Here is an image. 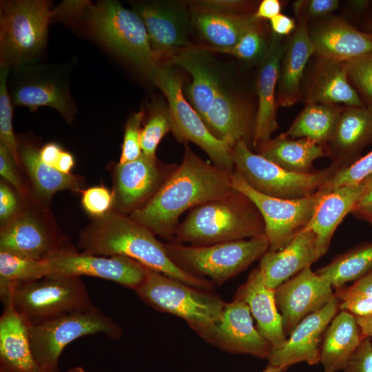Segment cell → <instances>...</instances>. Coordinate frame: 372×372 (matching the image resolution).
Listing matches in <instances>:
<instances>
[{"label":"cell","mask_w":372,"mask_h":372,"mask_svg":"<svg viewBox=\"0 0 372 372\" xmlns=\"http://www.w3.org/2000/svg\"><path fill=\"white\" fill-rule=\"evenodd\" d=\"M231 175L203 160L185 143L180 165L154 196L129 216L154 234L172 242L180 216L187 209L231 192L234 189Z\"/></svg>","instance_id":"obj_1"},{"label":"cell","mask_w":372,"mask_h":372,"mask_svg":"<svg viewBox=\"0 0 372 372\" xmlns=\"http://www.w3.org/2000/svg\"><path fill=\"white\" fill-rule=\"evenodd\" d=\"M83 253L96 256H125L144 266L192 287L213 291V283L179 268L169 258L164 243L129 215L111 210L96 217L79 238Z\"/></svg>","instance_id":"obj_2"},{"label":"cell","mask_w":372,"mask_h":372,"mask_svg":"<svg viewBox=\"0 0 372 372\" xmlns=\"http://www.w3.org/2000/svg\"><path fill=\"white\" fill-rule=\"evenodd\" d=\"M265 235L263 218L253 202L233 190L192 208L170 242L206 246Z\"/></svg>","instance_id":"obj_3"},{"label":"cell","mask_w":372,"mask_h":372,"mask_svg":"<svg viewBox=\"0 0 372 372\" xmlns=\"http://www.w3.org/2000/svg\"><path fill=\"white\" fill-rule=\"evenodd\" d=\"M1 298L8 297L29 326L94 306L81 277L50 274L35 280L0 282Z\"/></svg>","instance_id":"obj_4"},{"label":"cell","mask_w":372,"mask_h":372,"mask_svg":"<svg viewBox=\"0 0 372 372\" xmlns=\"http://www.w3.org/2000/svg\"><path fill=\"white\" fill-rule=\"evenodd\" d=\"M81 13L96 37L141 72L150 77L161 64L143 20L132 10L116 1L101 0L85 1Z\"/></svg>","instance_id":"obj_5"},{"label":"cell","mask_w":372,"mask_h":372,"mask_svg":"<svg viewBox=\"0 0 372 372\" xmlns=\"http://www.w3.org/2000/svg\"><path fill=\"white\" fill-rule=\"evenodd\" d=\"M54 17L47 0H9L0 3V63L10 68L36 63L47 43Z\"/></svg>","instance_id":"obj_6"},{"label":"cell","mask_w":372,"mask_h":372,"mask_svg":"<svg viewBox=\"0 0 372 372\" xmlns=\"http://www.w3.org/2000/svg\"><path fill=\"white\" fill-rule=\"evenodd\" d=\"M168 256L185 271L220 285L269 250L266 235L206 246L164 243ZM207 279V278H206Z\"/></svg>","instance_id":"obj_7"},{"label":"cell","mask_w":372,"mask_h":372,"mask_svg":"<svg viewBox=\"0 0 372 372\" xmlns=\"http://www.w3.org/2000/svg\"><path fill=\"white\" fill-rule=\"evenodd\" d=\"M97 333L118 339L123 331L95 306L29 326L32 353L41 372H59V361L65 347L79 338Z\"/></svg>","instance_id":"obj_8"},{"label":"cell","mask_w":372,"mask_h":372,"mask_svg":"<svg viewBox=\"0 0 372 372\" xmlns=\"http://www.w3.org/2000/svg\"><path fill=\"white\" fill-rule=\"evenodd\" d=\"M157 311L185 320L196 331L215 322L225 302L213 291L203 290L147 267L144 282L134 290Z\"/></svg>","instance_id":"obj_9"},{"label":"cell","mask_w":372,"mask_h":372,"mask_svg":"<svg viewBox=\"0 0 372 372\" xmlns=\"http://www.w3.org/2000/svg\"><path fill=\"white\" fill-rule=\"evenodd\" d=\"M149 79L167 99L173 123L172 132L176 139L180 143L192 142L197 145L209 156L213 165L233 174L234 147L216 138L186 101L183 93V81L180 75L168 63H161Z\"/></svg>","instance_id":"obj_10"},{"label":"cell","mask_w":372,"mask_h":372,"mask_svg":"<svg viewBox=\"0 0 372 372\" xmlns=\"http://www.w3.org/2000/svg\"><path fill=\"white\" fill-rule=\"evenodd\" d=\"M234 172L257 192L273 197L295 199L310 196L337 171L329 167L309 173L287 170L253 152L244 141L233 147Z\"/></svg>","instance_id":"obj_11"},{"label":"cell","mask_w":372,"mask_h":372,"mask_svg":"<svg viewBox=\"0 0 372 372\" xmlns=\"http://www.w3.org/2000/svg\"><path fill=\"white\" fill-rule=\"evenodd\" d=\"M12 103L34 111L50 107L71 122L76 107L70 94L69 75L63 65L39 63L12 66Z\"/></svg>","instance_id":"obj_12"},{"label":"cell","mask_w":372,"mask_h":372,"mask_svg":"<svg viewBox=\"0 0 372 372\" xmlns=\"http://www.w3.org/2000/svg\"><path fill=\"white\" fill-rule=\"evenodd\" d=\"M234 189L247 196L260 211L269 241V250L276 251L305 228L311 218L320 192L300 198L287 199L270 196L253 189L237 172L231 175Z\"/></svg>","instance_id":"obj_13"},{"label":"cell","mask_w":372,"mask_h":372,"mask_svg":"<svg viewBox=\"0 0 372 372\" xmlns=\"http://www.w3.org/2000/svg\"><path fill=\"white\" fill-rule=\"evenodd\" d=\"M195 332L205 342L231 353L268 359L273 349L254 327L248 305L240 300L225 302L215 322Z\"/></svg>","instance_id":"obj_14"},{"label":"cell","mask_w":372,"mask_h":372,"mask_svg":"<svg viewBox=\"0 0 372 372\" xmlns=\"http://www.w3.org/2000/svg\"><path fill=\"white\" fill-rule=\"evenodd\" d=\"M132 10L143 20L151 49L160 63L188 48L192 25L191 13L182 3L141 1L130 3Z\"/></svg>","instance_id":"obj_15"},{"label":"cell","mask_w":372,"mask_h":372,"mask_svg":"<svg viewBox=\"0 0 372 372\" xmlns=\"http://www.w3.org/2000/svg\"><path fill=\"white\" fill-rule=\"evenodd\" d=\"M177 165L164 164L143 153L137 159L117 163L113 173L112 210L130 214L147 203Z\"/></svg>","instance_id":"obj_16"},{"label":"cell","mask_w":372,"mask_h":372,"mask_svg":"<svg viewBox=\"0 0 372 372\" xmlns=\"http://www.w3.org/2000/svg\"><path fill=\"white\" fill-rule=\"evenodd\" d=\"M335 296L331 285L307 267L275 289L283 329L289 335L297 324Z\"/></svg>","instance_id":"obj_17"},{"label":"cell","mask_w":372,"mask_h":372,"mask_svg":"<svg viewBox=\"0 0 372 372\" xmlns=\"http://www.w3.org/2000/svg\"><path fill=\"white\" fill-rule=\"evenodd\" d=\"M51 274L88 276L110 280L134 291L145 280L147 267L125 256H96L70 251L48 259Z\"/></svg>","instance_id":"obj_18"},{"label":"cell","mask_w":372,"mask_h":372,"mask_svg":"<svg viewBox=\"0 0 372 372\" xmlns=\"http://www.w3.org/2000/svg\"><path fill=\"white\" fill-rule=\"evenodd\" d=\"M340 310V300L334 296L324 307L302 319L289 338L273 348L267 359L275 366H290L305 362L313 365L320 363L321 345L324 334Z\"/></svg>","instance_id":"obj_19"},{"label":"cell","mask_w":372,"mask_h":372,"mask_svg":"<svg viewBox=\"0 0 372 372\" xmlns=\"http://www.w3.org/2000/svg\"><path fill=\"white\" fill-rule=\"evenodd\" d=\"M70 251L73 249L64 247L58 237L30 212H18L1 227L0 251L46 260Z\"/></svg>","instance_id":"obj_20"},{"label":"cell","mask_w":372,"mask_h":372,"mask_svg":"<svg viewBox=\"0 0 372 372\" xmlns=\"http://www.w3.org/2000/svg\"><path fill=\"white\" fill-rule=\"evenodd\" d=\"M284 45L282 36L271 32L260 62L257 79L258 112L255 117L253 147L271 138L278 129L276 87L278 85Z\"/></svg>","instance_id":"obj_21"},{"label":"cell","mask_w":372,"mask_h":372,"mask_svg":"<svg viewBox=\"0 0 372 372\" xmlns=\"http://www.w3.org/2000/svg\"><path fill=\"white\" fill-rule=\"evenodd\" d=\"M322 256L314 232L304 229L282 249L267 251L258 268L265 284L275 289Z\"/></svg>","instance_id":"obj_22"},{"label":"cell","mask_w":372,"mask_h":372,"mask_svg":"<svg viewBox=\"0 0 372 372\" xmlns=\"http://www.w3.org/2000/svg\"><path fill=\"white\" fill-rule=\"evenodd\" d=\"M371 143L372 106L343 108L334 133L326 146L331 165L337 170L350 165Z\"/></svg>","instance_id":"obj_23"},{"label":"cell","mask_w":372,"mask_h":372,"mask_svg":"<svg viewBox=\"0 0 372 372\" xmlns=\"http://www.w3.org/2000/svg\"><path fill=\"white\" fill-rule=\"evenodd\" d=\"M368 187V179L331 190L318 189L320 196L313 214L304 229L311 230L317 237L318 247L324 255L338 225L351 213Z\"/></svg>","instance_id":"obj_24"},{"label":"cell","mask_w":372,"mask_h":372,"mask_svg":"<svg viewBox=\"0 0 372 372\" xmlns=\"http://www.w3.org/2000/svg\"><path fill=\"white\" fill-rule=\"evenodd\" d=\"M309 36L314 54L322 60L346 63L372 52V32L359 31L341 19L325 21Z\"/></svg>","instance_id":"obj_25"},{"label":"cell","mask_w":372,"mask_h":372,"mask_svg":"<svg viewBox=\"0 0 372 372\" xmlns=\"http://www.w3.org/2000/svg\"><path fill=\"white\" fill-rule=\"evenodd\" d=\"M0 317V372H41L31 349L29 325L4 298Z\"/></svg>","instance_id":"obj_26"},{"label":"cell","mask_w":372,"mask_h":372,"mask_svg":"<svg viewBox=\"0 0 372 372\" xmlns=\"http://www.w3.org/2000/svg\"><path fill=\"white\" fill-rule=\"evenodd\" d=\"M209 52L202 46H192L180 50L168 60L171 64L190 74L192 81L188 88V96L192 106L203 121L223 87Z\"/></svg>","instance_id":"obj_27"},{"label":"cell","mask_w":372,"mask_h":372,"mask_svg":"<svg viewBox=\"0 0 372 372\" xmlns=\"http://www.w3.org/2000/svg\"><path fill=\"white\" fill-rule=\"evenodd\" d=\"M296 29L284 45L282 56L276 103L290 107L300 99V81L306 64L315 53L313 44L307 27V20L297 17Z\"/></svg>","instance_id":"obj_28"},{"label":"cell","mask_w":372,"mask_h":372,"mask_svg":"<svg viewBox=\"0 0 372 372\" xmlns=\"http://www.w3.org/2000/svg\"><path fill=\"white\" fill-rule=\"evenodd\" d=\"M234 300L243 301L248 305L256 320L257 330L273 348L285 342L287 336L276 306L275 289L265 284L258 267L251 271L247 280L239 287Z\"/></svg>","instance_id":"obj_29"},{"label":"cell","mask_w":372,"mask_h":372,"mask_svg":"<svg viewBox=\"0 0 372 372\" xmlns=\"http://www.w3.org/2000/svg\"><path fill=\"white\" fill-rule=\"evenodd\" d=\"M203 121L217 138L234 147L240 141L253 145L255 119L236 97L222 87Z\"/></svg>","instance_id":"obj_30"},{"label":"cell","mask_w":372,"mask_h":372,"mask_svg":"<svg viewBox=\"0 0 372 372\" xmlns=\"http://www.w3.org/2000/svg\"><path fill=\"white\" fill-rule=\"evenodd\" d=\"M364 338L354 315L346 311L338 313L327 328L322 342L323 372L343 371Z\"/></svg>","instance_id":"obj_31"},{"label":"cell","mask_w":372,"mask_h":372,"mask_svg":"<svg viewBox=\"0 0 372 372\" xmlns=\"http://www.w3.org/2000/svg\"><path fill=\"white\" fill-rule=\"evenodd\" d=\"M192 25L214 48L235 45L249 30L261 25V19L254 14H223L193 8Z\"/></svg>","instance_id":"obj_32"},{"label":"cell","mask_w":372,"mask_h":372,"mask_svg":"<svg viewBox=\"0 0 372 372\" xmlns=\"http://www.w3.org/2000/svg\"><path fill=\"white\" fill-rule=\"evenodd\" d=\"M320 63L307 91V103L364 105L356 89L349 81L345 63L320 59Z\"/></svg>","instance_id":"obj_33"},{"label":"cell","mask_w":372,"mask_h":372,"mask_svg":"<svg viewBox=\"0 0 372 372\" xmlns=\"http://www.w3.org/2000/svg\"><path fill=\"white\" fill-rule=\"evenodd\" d=\"M258 154L278 166L293 172L309 173L313 162L328 156L325 147L307 138H292L283 133L260 143Z\"/></svg>","instance_id":"obj_34"},{"label":"cell","mask_w":372,"mask_h":372,"mask_svg":"<svg viewBox=\"0 0 372 372\" xmlns=\"http://www.w3.org/2000/svg\"><path fill=\"white\" fill-rule=\"evenodd\" d=\"M21 162L25 167L37 196L47 200L56 192L70 189L80 192L83 187V180L71 174H64L43 162L39 150L31 145L19 148Z\"/></svg>","instance_id":"obj_35"},{"label":"cell","mask_w":372,"mask_h":372,"mask_svg":"<svg viewBox=\"0 0 372 372\" xmlns=\"http://www.w3.org/2000/svg\"><path fill=\"white\" fill-rule=\"evenodd\" d=\"M342 109L335 105L307 103L283 134L292 138H307L326 147Z\"/></svg>","instance_id":"obj_36"},{"label":"cell","mask_w":372,"mask_h":372,"mask_svg":"<svg viewBox=\"0 0 372 372\" xmlns=\"http://www.w3.org/2000/svg\"><path fill=\"white\" fill-rule=\"evenodd\" d=\"M372 270V242L364 243L335 258L316 272L333 287H344Z\"/></svg>","instance_id":"obj_37"},{"label":"cell","mask_w":372,"mask_h":372,"mask_svg":"<svg viewBox=\"0 0 372 372\" xmlns=\"http://www.w3.org/2000/svg\"><path fill=\"white\" fill-rule=\"evenodd\" d=\"M51 274L49 261L26 258L0 251V282H21Z\"/></svg>","instance_id":"obj_38"},{"label":"cell","mask_w":372,"mask_h":372,"mask_svg":"<svg viewBox=\"0 0 372 372\" xmlns=\"http://www.w3.org/2000/svg\"><path fill=\"white\" fill-rule=\"evenodd\" d=\"M173 123L169 107L159 104L154 105L142 128L141 144L142 152L151 158L156 157V150L164 136L172 132Z\"/></svg>","instance_id":"obj_39"},{"label":"cell","mask_w":372,"mask_h":372,"mask_svg":"<svg viewBox=\"0 0 372 372\" xmlns=\"http://www.w3.org/2000/svg\"><path fill=\"white\" fill-rule=\"evenodd\" d=\"M10 70V66L0 63V143L9 149L17 165L19 166V149L12 127L13 103L8 86Z\"/></svg>","instance_id":"obj_40"},{"label":"cell","mask_w":372,"mask_h":372,"mask_svg":"<svg viewBox=\"0 0 372 372\" xmlns=\"http://www.w3.org/2000/svg\"><path fill=\"white\" fill-rule=\"evenodd\" d=\"M267 46L261 25L247 32L233 46L214 48L202 46L209 52H216L232 55L247 62L261 61Z\"/></svg>","instance_id":"obj_41"},{"label":"cell","mask_w":372,"mask_h":372,"mask_svg":"<svg viewBox=\"0 0 372 372\" xmlns=\"http://www.w3.org/2000/svg\"><path fill=\"white\" fill-rule=\"evenodd\" d=\"M372 174V150L350 165L337 170L320 189L331 190L362 182Z\"/></svg>","instance_id":"obj_42"},{"label":"cell","mask_w":372,"mask_h":372,"mask_svg":"<svg viewBox=\"0 0 372 372\" xmlns=\"http://www.w3.org/2000/svg\"><path fill=\"white\" fill-rule=\"evenodd\" d=\"M145 118L143 110L133 113L125 125L120 163L134 161L143 154L141 144V125Z\"/></svg>","instance_id":"obj_43"},{"label":"cell","mask_w":372,"mask_h":372,"mask_svg":"<svg viewBox=\"0 0 372 372\" xmlns=\"http://www.w3.org/2000/svg\"><path fill=\"white\" fill-rule=\"evenodd\" d=\"M351 83L372 106V52L345 63Z\"/></svg>","instance_id":"obj_44"},{"label":"cell","mask_w":372,"mask_h":372,"mask_svg":"<svg viewBox=\"0 0 372 372\" xmlns=\"http://www.w3.org/2000/svg\"><path fill=\"white\" fill-rule=\"evenodd\" d=\"M81 203L86 212L99 217L112 210V193L103 186L92 187L83 191Z\"/></svg>","instance_id":"obj_45"},{"label":"cell","mask_w":372,"mask_h":372,"mask_svg":"<svg viewBox=\"0 0 372 372\" xmlns=\"http://www.w3.org/2000/svg\"><path fill=\"white\" fill-rule=\"evenodd\" d=\"M334 295L340 300V310L356 317L372 316V297L347 292L344 287L335 289Z\"/></svg>","instance_id":"obj_46"},{"label":"cell","mask_w":372,"mask_h":372,"mask_svg":"<svg viewBox=\"0 0 372 372\" xmlns=\"http://www.w3.org/2000/svg\"><path fill=\"white\" fill-rule=\"evenodd\" d=\"M339 6L338 0L297 1L293 3V10L297 17H324L335 10Z\"/></svg>","instance_id":"obj_47"},{"label":"cell","mask_w":372,"mask_h":372,"mask_svg":"<svg viewBox=\"0 0 372 372\" xmlns=\"http://www.w3.org/2000/svg\"><path fill=\"white\" fill-rule=\"evenodd\" d=\"M17 164L9 149L0 143V175L22 196L25 191L16 169Z\"/></svg>","instance_id":"obj_48"},{"label":"cell","mask_w":372,"mask_h":372,"mask_svg":"<svg viewBox=\"0 0 372 372\" xmlns=\"http://www.w3.org/2000/svg\"><path fill=\"white\" fill-rule=\"evenodd\" d=\"M344 372H372V343L364 338L353 353Z\"/></svg>","instance_id":"obj_49"},{"label":"cell","mask_w":372,"mask_h":372,"mask_svg":"<svg viewBox=\"0 0 372 372\" xmlns=\"http://www.w3.org/2000/svg\"><path fill=\"white\" fill-rule=\"evenodd\" d=\"M193 8L205 11L230 14L238 13L242 10L247 4L245 1L240 0H200L190 3Z\"/></svg>","instance_id":"obj_50"},{"label":"cell","mask_w":372,"mask_h":372,"mask_svg":"<svg viewBox=\"0 0 372 372\" xmlns=\"http://www.w3.org/2000/svg\"><path fill=\"white\" fill-rule=\"evenodd\" d=\"M17 198L5 183H0V221L3 227L8 223L18 213Z\"/></svg>","instance_id":"obj_51"},{"label":"cell","mask_w":372,"mask_h":372,"mask_svg":"<svg viewBox=\"0 0 372 372\" xmlns=\"http://www.w3.org/2000/svg\"><path fill=\"white\" fill-rule=\"evenodd\" d=\"M272 32L278 35H288L294 32L296 24L295 21L285 14H279L270 20Z\"/></svg>","instance_id":"obj_52"},{"label":"cell","mask_w":372,"mask_h":372,"mask_svg":"<svg viewBox=\"0 0 372 372\" xmlns=\"http://www.w3.org/2000/svg\"><path fill=\"white\" fill-rule=\"evenodd\" d=\"M281 3L278 0H263L259 4L254 15L260 19L271 20L280 14Z\"/></svg>","instance_id":"obj_53"},{"label":"cell","mask_w":372,"mask_h":372,"mask_svg":"<svg viewBox=\"0 0 372 372\" xmlns=\"http://www.w3.org/2000/svg\"><path fill=\"white\" fill-rule=\"evenodd\" d=\"M344 289L351 293L372 297V270Z\"/></svg>","instance_id":"obj_54"},{"label":"cell","mask_w":372,"mask_h":372,"mask_svg":"<svg viewBox=\"0 0 372 372\" xmlns=\"http://www.w3.org/2000/svg\"><path fill=\"white\" fill-rule=\"evenodd\" d=\"M62 151V148L58 144L48 143L39 150V156L43 162L54 167Z\"/></svg>","instance_id":"obj_55"},{"label":"cell","mask_w":372,"mask_h":372,"mask_svg":"<svg viewBox=\"0 0 372 372\" xmlns=\"http://www.w3.org/2000/svg\"><path fill=\"white\" fill-rule=\"evenodd\" d=\"M74 165L73 156L63 150L54 165V168L64 174H70V171Z\"/></svg>","instance_id":"obj_56"},{"label":"cell","mask_w":372,"mask_h":372,"mask_svg":"<svg viewBox=\"0 0 372 372\" xmlns=\"http://www.w3.org/2000/svg\"><path fill=\"white\" fill-rule=\"evenodd\" d=\"M366 178L368 179L367 189L353 211L372 205V174Z\"/></svg>","instance_id":"obj_57"},{"label":"cell","mask_w":372,"mask_h":372,"mask_svg":"<svg viewBox=\"0 0 372 372\" xmlns=\"http://www.w3.org/2000/svg\"><path fill=\"white\" fill-rule=\"evenodd\" d=\"M356 319L364 335L370 338H372V316L367 318L356 317Z\"/></svg>","instance_id":"obj_58"},{"label":"cell","mask_w":372,"mask_h":372,"mask_svg":"<svg viewBox=\"0 0 372 372\" xmlns=\"http://www.w3.org/2000/svg\"><path fill=\"white\" fill-rule=\"evenodd\" d=\"M352 214L357 218L367 221L372 226V205L355 209Z\"/></svg>","instance_id":"obj_59"},{"label":"cell","mask_w":372,"mask_h":372,"mask_svg":"<svg viewBox=\"0 0 372 372\" xmlns=\"http://www.w3.org/2000/svg\"><path fill=\"white\" fill-rule=\"evenodd\" d=\"M289 366H275L269 364L262 372H285Z\"/></svg>","instance_id":"obj_60"},{"label":"cell","mask_w":372,"mask_h":372,"mask_svg":"<svg viewBox=\"0 0 372 372\" xmlns=\"http://www.w3.org/2000/svg\"><path fill=\"white\" fill-rule=\"evenodd\" d=\"M67 372H87V371L81 366H76V367L69 369L68 371H67Z\"/></svg>","instance_id":"obj_61"}]
</instances>
